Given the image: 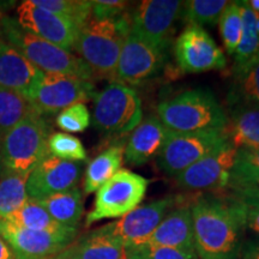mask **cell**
Instances as JSON below:
<instances>
[{"instance_id": "cell-26", "label": "cell", "mask_w": 259, "mask_h": 259, "mask_svg": "<svg viewBox=\"0 0 259 259\" xmlns=\"http://www.w3.org/2000/svg\"><path fill=\"white\" fill-rule=\"evenodd\" d=\"M28 177L0 166V219L6 220L28 200Z\"/></svg>"}, {"instance_id": "cell-23", "label": "cell", "mask_w": 259, "mask_h": 259, "mask_svg": "<svg viewBox=\"0 0 259 259\" xmlns=\"http://www.w3.org/2000/svg\"><path fill=\"white\" fill-rule=\"evenodd\" d=\"M124 143H116L93 158L85 169L83 183L84 192L87 194L96 192L103 184L118 173L124 162Z\"/></svg>"}, {"instance_id": "cell-35", "label": "cell", "mask_w": 259, "mask_h": 259, "mask_svg": "<svg viewBox=\"0 0 259 259\" xmlns=\"http://www.w3.org/2000/svg\"><path fill=\"white\" fill-rule=\"evenodd\" d=\"M90 112L83 102L74 103L61 111L57 116V125L60 130L69 134H79L89 127Z\"/></svg>"}, {"instance_id": "cell-25", "label": "cell", "mask_w": 259, "mask_h": 259, "mask_svg": "<svg viewBox=\"0 0 259 259\" xmlns=\"http://www.w3.org/2000/svg\"><path fill=\"white\" fill-rule=\"evenodd\" d=\"M225 130L235 149H259V109L234 108Z\"/></svg>"}, {"instance_id": "cell-4", "label": "cell", "mask_w": 259, "mask_h": 259, "mask_svg": "<svg viewBox=\"0 0 259 259\" xmlns=\"http://www.w3.org/2000/svg\"><path fill=\"white\" fill-rule=\"evenodd\" d=\"M157 114L167 130L177 134L225 130L228 116L208 89L187 90L157 106Z\"/></svg>"}, {"instance_id": "cell-47", "label": "cell", "mask_w": 259, "mask_h": 259, "mask_svg": "<svg viewBox=\"0 0 259 259\" xmlns=\"http://www.w3.org/2000/svg\"><path fill=\"white\" fill-rule=\"evenodd\" d=\"M136 259H138V258H137V257H136Z\"/></svg>"}, {"instance_id": "cell-14", "label": "cell", "mask_w": 259, "mask_h": 259, "mask_svg": "<svg viewBox=\"0 0 259 259\" xmlns=\"http://www.w3.org/2000/svg\"><path fill=\"white\" fill-rule=\"evenodd\" d=\"M235 156L236 149L231 142H227L218 150L178 174V184L186 190L225 192L228 190Z\"/></svg>"}, {"instance_id": "cell-45", "label": "cell", "mask_w": 259, "mask_h": 259, "mask_svg": "<svg viewBox=\"0 0 259 259\" xmlns=\"http://www.w3.org/2000/svg\"><path fill=\"white\" fill-rule=\"evenodd\" d=\"M257 32H258V36H259V16H258V19H257Z\"/></svg>"}, {"instance_id": "cell-36", "label": "cell", "mask_w": 259, "mask_h": 259, "mask_svg": "<svg viewBox=\"0 0 259 259\" xmlns=\"http://www.w3.org/2000/svg\"><path fill=\"white\" fill-rule=\"evenodd\" d=\"M136 257L138 259H198L197 253L155 245H143L136 248Z\"/></svg>"}, {"instance_id": "cell-7", "label": "cell", "mask_w": 259, "mask_h": 259, "mask_svg": "<svg viewBox=\"0 0 259 259\" xmlns=\"http://www.w3.org/2000/svg\"><path fill=\"white\" fill-rule=\"evenodd\" d=\"M149 180L128 169H120L96 191L94 208L85 226L106 219H120L138 208L148 191Z\"/></svg>"}, {"instance_id": "cell-43", "label": "cell", "mask_w": 259, "mask_h": 259, "mask_svg": "<svg viewBox=\"0 0 259 259\" xmlns=\"http://www.w3.org/2000/svg\"><path fill=\"white\" fill-rule=\"evenodd\" d=\"M248 5H250V8L253 10L254 14H257L259 16V0H250V2H247Z\"/></svg>"}, {"instance_id": "cell-24", "label": "cell", "mask_w": 259, "mask_h": 259, "mask_svg": "<svg viewBox=\"0 0 259 259\" xmlns=\"http://www.w3.org/2000/svg\"><path fill=\"white\" fill-rule=\"evenodd\" d=\"M51 218L60 226L78 229L84 213L82 191L77 187L38 200Z\"/></svg>"}, {"instance_id": "cell-15", "label": "cell", "mask_w": 259, "mask_h": 259, "mask_svg": "<svg viewBox=\"0 0 259 259\" xmlns=\"http://www.w3.org/2000/svg\"><path fill=\"white\" fill-rule=\"evenodd\" d=\"M164 64V51L128 34L122 45L113 82L139 85L154 78ZM112 82V83H113Z\"/></svg>"}, {"instance_id": "cell-33", "label": "cell", "mask_w": 259, "mask_h": 259, "mask_svg": "<svg viewBox=\"0 0 259 259\" xmlns=\"http://www.w3.org/2000/svg\"><path fill=\"white\" fill-rule=\"evenodd\" d=\"M228 4L226 0H191L184 5V17L190 25H212L219 23L220 16Z\"/></svg>"}, {"instance_id": "cell-18", "label": "cell", "mask_w": 259, "mask_h": 259, "mask_svg": "<svg viewBox=\"0 0 259 259\" xmlns=\"http://www.w3.org/2000/svg\"><path fill=\"white\" fill-rule=\"evenodd\" d=\"M168 130L162 124L158 116L150 115L139 122L130 135L125 145V161L130 166H141L158 156Z\"/></svg>"}, {"instance_id": "cell-37", "label": "cell", "mask_w": 259, "mask_h": 259, "mask_svg": "<svg viewBox=\"0 0 259 259\" xmlns=\"http://www.w3.org/2000/svg\"><path fill=\"white\" fill-rule=\"evenodd\" d=\"M128 3L122 0H94L92 2V18L95 21L114 19L126 14Z\"/></svg>"}, {"instance_id": "cell-16", "label": "cell", "mask_w": 259, "mask_h": 259, "mask_svg": "<svg viewBox=\"0 0 259 259\" xmlns=\"http://www.w3.org/2000/svg\"><path fill=\"white\" fill-rule=\"evenodd\" d=\"M15 19L24 30L44 38L67 52L74 51L80 28L60 16L35 6L30 0L22 2Z\"/></svg>"}, {"instance_id": "cell-40", "label": "cell", "mask_w": 259, "mask_h": 259, "mask_svg": "<svg viewBox=\"0 0 259 259\" xmlns=\"http://www.w3.org/2000/svg\"><path fill=\"white\" fill-rule=\"evenodd\" d=\"M231 194L235 197H240V198H248L259 202V186L245 187V189L231 191Z\"/></svg>"}, {"instance_id": "cell-12", "label": "cell", "mask_w": 259, "mask_h": 259, "mask_svg": "<svg viewBox=\"0 0 259 259\" xmlns=\"http://www.w3.org/2000/svg\"><path fill=\"white\" fill-rule=\"evenodd\" d=\"M174 54L181 71L186 73H203L227 66L223 51L208 31L197 25H189L177 37Z\"/></svg>"}, {"instance_id": "cell-17", "label": "cell", "mask_w": 259, "mask_h": 259, "mask_svg": "<svg viewBox=\"0 0 259 259\" xmlns=\"http://www.w3.org/2000/svg\"><path fill=\"white\" fill-rule=\"evenodd\" d=\"M82 176V163L48 155L30 171L27 179L28 198L42 200L74 189Z\"/></svg>"}, {"instance_id": "cell-39", "label": "cell", "mask_w": 259, "mask_h": 259, "mask_svg": "<svg viewBox=\"0 0 259 259\" xmlns=\"http://www.w3.org/2000/svg\"><path fill=\"white\" fill-rule=\"evenodd\" d=\"M239 257L241 259H259V239H250L242 242Z\"/></svg>"}, {"instance_id": "cell-41", "label": "cell", "mask_w": 259, "mask_h": 259, "mask_svg": "<svg viewBox=\"0 0 259 259\" xmlns=\"http://www.w3.org/2000/svg\"><path fill=\"white\" fill-rule=\"evenodd\" d=\"M0 259H14L11 250H10L8 244L3 240L2 236H0Z\"/></svg>"}, {"instance_id": "cell-44", "label": "cell", "mask_w": 259, "mask_h": 259, "mask_svg": "<svg viewBox=\"0 0 259 259\" xmlns=\"http://www.w3.org/2000/svg\"><path fill=\"white\" fill-rule=\"evenodd\" d=\"M252 60H257V61H259V51H258V53L255 54V57H254Z\"/></svg>"}, {"instance_id": "cell-9", "label": "cell", "mask_w": 259, "mask_h": 259, "mask_svg": "<svg viewBox=\"0 0 259 259\" xmlns=\"http://www.w3.org/2000/svg\"><path fill=\"white\" fill-rule=\"evenodd\" d=\"M95 85L77 77L41 72L25 97L41 115L56 114L74 103L95 97Z\"/></svg>"}, {"instance_id": "cell-21", "label": "cell", "mask_w": 259, "mask_h": 259, "mask_svg": "<svg viewBox=\"0 0 259 259\" xmlns=\"http://www.w3.org/2000/svg\"><path fill=\"white\" fill-rule=\"evenodd\" d=\"M41 71L0 38V88L27 95Z\"/></svg>"}, {"instance_id": "cell-29", "label": "cell", "mask_w": 259, "mask_h": 259, "mask_svg": "<svg viewBox=\"0 0 259 259\" xmlns=\"http://www.w3.org/2000/svg\"><path fill=\"white\" fill-rule=\"evenodd\" d=\"M242 17L241 40L233 54L234 67H240L247 64L255 57L259 51V36L257 32L258 15L254 14L247 2H239ZM233 67V69H234Z\"/></svg>"}, {"instance_id": "cell-20", "label": "cell", "mask_w": 259, "mask_h": 259, "mask_svg": "<svg viewBox=\"0 0 259 259\" xmlns=\"http://www.w3.org/2000/svg\"><path fill=\"white\" fill-rule=\"evenodd\" d=\"M65 251L77 259H136V250L107 234L101 227L76 238Z\"/></svg>"}, {"instance_id": "cell-22", "label": "cell", "mask_w": 259, "mask_h": 259, "mask_svg": "<svg viewBox=\"0 0 259 259\" xmlns=\"http://www.w3.org/2000/svg\"><path fill=\"white\" fill-rule=\"evenodd\" d=\"M228 103L235 108L259 109V61L251 60L233 69V84Z\"/></svg>"}, {"instance_id": "cell-19", "label": "cell", "mask_w": 259, "mask_h": 259, "mask_svg": "<svg viewBox=\"0 0 259 259\" xmlns=\"http://www.w3.org/2000/svg\"><path fill=\"white\" fill-rule=\"evenodd\" d=\"M145 245L166 246L196 253L190 206H180L168 212Z\"/></svg>"}, {"instance_id": "cell-3", "label": "cell", "mask_w": 259, "mask_h": 259, "mask_svg": "<svg viewBox=\"0 0 259 259\" xmlns=\"http://www.w3.org/2000/svg\"><path fill=\"white\" fill-rule=\"evenodd\" d=\"M128 34V12L106 21L90 18L80 28L74 51L92 69L95 79L113 82L122 45Z\"/></svg>"}, {"instance_id": "cell-30", "label": "cell", "mask_w": 259, "mask_h": 259, "mask_svg": "<svg viewBox=\"0 0 259 259\" xmlns=\"http://www.w3.org/2000/svg\"><path fill=\"white\" fill-rule=\"evenodd\" d=\"M32 112L34 108L24 95L0 88V138Z\"/></svg>"}, {"instance_id": "cell-34", "label": "cell", "mask_w": 259, "mask_h": 259, "mask_svg": "<svg viewBox=\"0 0 259 259\" xmlns=\"http://www.w3.org/2000/svg\"><path fill=\"white\" fill-rule=\"evenodd\" d=\"M48 149L52 156L71 162H83L87 160L85 149L78 138L63 132L52 134L48 141Z\"/></svg>"}, {"instance_id": "cell-31", "label": "cell", "mask_w": 259, "mask_h": 259, "mask_svg": "<svg viewBox=\"0 0 259 259\" xmlns=\"http://www.w3.org/2000/svg\"><path fill=\"white\" fill-rule=\"evenodd\" d=\"M37 8L60 16L82 28L92 18V2L89 0H30Z\"/></svg>"}, {"instance_id": "cell-27", "label": "cell", "mask_w": 259, "mask_h": 259, "mask_svg": "<svg viewBox=\"0 0 259 259\" xmlns=\"http://www.w3.org/2000/svg\"><path fill=\"white\" fill-rule=\"evenodd\" d=\"M6 221L30 231L57 232L66 228L54 221L38 200L30 198L17 211L10 215Z\"/></svg>"}, {"instance_id": "cell-1", "label": "cell", "mask_w": 259, "mask_h": 259, "mask_svg": "<svg viewBox=\"0 0 259 259\" xmlns=\"http://www.w3.org/2000/svg\"><path fill=\"white\" fill-rule=\"evenodd\" d=\"M198 259H238L245 226L238 199L231 194L200 197L190 205Z\"/></svg>"}, {"instance_id": "cell-2", "label": "cell", "mask_w": 259, "mask_h": 259, "mask_svg": "<svg viewBox=\"0 0 259 259\" xmlns=\"http://www.w3.org/2000/svg\"><path fill=\"white\" fill-rule=\"evenodd\" d=\"M0 38L14 47L41 72L63 74L94 82L93 71L79 57L24 30L15 17L3 16Z\"/></svg>"}, {"instance_id": "cell-8", "label": "cell", "mask_w": 259, "mask_h": 259, "mask_svg": "<svg viewBox=\"0 0 259 259\" xmlns=\"http://www.w3.org/2000/svg\"><path fill=\"white\" fill-rule=\"evenodd\" d=\"M228 141L226 130L177 134L168 130V135L158 154V166L168 176L177 177L181 171L218 150Z\"/></svg>"}, {"instance_id": "cell-32", "label": "cell", "mask_w": 259, "mask_h": 259, "mask_svg": "<svg viewBox=\"0 0 259 259\" xmlns=\"http://www.w3.org/2000/svg\"><path fill=\"white\" fill-rule=\"evenodd\" d=\"M219 28L226 52L233 56L242 34V17L239 2H228L220 16Z\"/></svg>"}, {"instance_id": "cell-10", "label": "cell", "mask_w": 259, "mask_h": 259, "mask_svg": "<svg viewBox=\"0 0 259 259\" xmlns=\"http://www.w3.org/2000/svg\"><path fill=\"white\" fill-rule=\"evenodd\" d=\"M78 229L57 232L30 231L0 219V236L11 250L14 259H50L66 250L76 240Z\"/></svg>"}, {"instance_id": "cell-5", "label": "cell", "mask_w": 259, "mask_h": 259, "mask_svg": "<svg viewBox=\"0 0 259 259\" xmlns=\"http://www.w3.org/2000/svg\"><path fill=\"white\" fill-rule=\"evenodd\" d=\"M51 126L44 115L32 112L0 138V166L28 177L50 154Z\"/></svg>"}, {"instance_id": "cell-42", "label": "cell", "mask_w": 259, "mask_h": 259, "mask_svg": "<svg viewBox=\"0 0 259 259\" xmlns=\"http://www.w3.org/2000/svg\"><path fill=\"white\" fill-rule=\"evenodd\" d=\"M50 259H77V258L72 257V255L69 254L64 250L63 252H60V253H58L57 255H53V257H51Z\"/></svg>"}, {"instance_id": "cell-38", "label": "cell", "mask_w": 259, "mask_h": 259, "mask_svg": "<svg viewBox=\"0 0 259 259\" xmlns=\"http://www.w3.org/2000/svg\"><path fill=\"white\" fill-rule=\"evenodd\" d=\"M231 196H233V194H231ZM233 197L238 199L239 204H240L245 228L251 229L252 232L259 235V202L248 198H240V197L235 196Z\"/></svg>"}, {"instance_id": "cell-11", "label": "cell", "mask_w": 259, "mask_h": 259, "mask_svg": "<svg viewBox=\"0 0 259 259\" xmlns=\"http://www.w3.org/2000/svg\"><path fill=\"white\" fill-rule=\"evenodd\" d=\"M185 2L144 0L128 12L130 34L166 51Z\"/></svg>"}, {"instance_id": "cell-6", "label": "cell", "mask_w": 259, "mask_h": 259, "mask_svg": "<svg viewBox=\"0 0 259 259\" xmlns=\"http://www.w3.org/2000/svg\"><path fill=\"white\" fill-rule=\"evenodd\" d=\"M93 124L100 134L124 137L143 118L141 97L131 87L113 82L94 97Z\"/></svg>"}, {"instance_id": "cell-13", "label": "cell", "mask_w": 259, "mask_h": 259, "mask_svg": "<svg viewBox=\"0 0 259 259\" xmlns=\"http://www.w3.org/2000/svg\"><path fill=\"white\" fill-rule=\"evenodd\" d=\"M176 203L177 198L173 197L155 200L138 206L127 215L102 226L101 228L107 234L114 236L122 244L136 250L147 244L149 238Z\"/></svg>"}, {"instance_id": "cell-46", "label": "cell", "mask_w": 259, "mask_h": 259, "mask_svg": "<svg viewBox=\"0 0 259 259\" xmlns=\"http://www.w3.org/2000/svg\"><path fill=\"white\" fill-rule=\"evenodd\" d=\"M2 18H3V15L0 14V22H2Z\"/></svg>"}, {"instance_id": "cell-28", "label": "cell", "mask_w": 259, "mask_h": 259, "mask_svg": "<svg viewBox=\"0 0 259 259\" xmlns=\"http://www.w3.org/2000/svg\"><path fill=\"white\" fill-rule=\"evenodd\" d=\"M254 186H259V149H236L228 190L235 191Z\"/></svg>"}]
</instances>
